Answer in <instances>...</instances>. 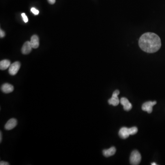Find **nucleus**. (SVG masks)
I'll list each match as a JSON object with an SVG mask.
<instances>
[{"mask_svg": "<svg viewBox=\"0 0 165 165\" xmlns=\"http://www.w3.org/2000/svg\"><path fill=\"white\" fill-rule=\"evenodd\" d=\"M120 94V91L118 90H116L113 93L112 97L108 100V103L110 105H112L113 106H117L119 105L120 100L118 98V95Z\"/></svg>", "mask_w": 165, "mask_h": 165, "instance_id": "3", "label": "nucleus"}, {"mask_svg": "<svg viewBox=\"0 0 165 165\" xmlns=\"http://www.w3.org/2000/svg\"><path fill=\"white\" fill-rule=\"evenodd\" d=\"M30 44L33 48L36 49L39 46V39L36 35H33L31 38Z\"/></svg>", "mask_w": 165, "mask_h": 165, "instance_id": "12", "label": "nucleus"}, {"mask_svg": "<svg viewBox=\"0 0 165 165\" xmlns=\"http://www.w3.org/2000/svg\"><path fill=\"white\" fill-rule=\"evenodd\" d=\"M119 136L123 139H126L130 136V134L129 128L127 127H123L121 128L119 131Z\"/></svg>", "mask_w": 165, "mask_h": 165, "instance_id": "10", "label": "nucleus"}, {"mask_svg": "<svg viewBox=\"0 0 165 165\" xmlns=\"http://www.w3.org/2000/svg\"><path fill=\"white\" fill-rule=\"evenodd\" d=\"M32 46L30 41H27L24 44L22 48V52L23 54H28L31 51L32 49Z\"/></svg>", "mask_w": 165, "mask_h": 165, "instance_id": "8", "label": "nucleus"}, {"mask_svg": "<svg viewBox=\"0 0 165 165\" xmlns=\"http://www.w3.org/2000/svg\"><path fill=\"white\" fill-rule=\"evenodd\" d=\"M151 165H157V164H156V163H151Z\"/></svg>", "mask_w": 165, "mask_h": 165, "instance_id": "21", "label": "nucleus"}, {"mask_svg": "<svg viewBox=\"0 0 165 165\" xmlns=\"http://www.w3.org/2000/svg\"><path fill=\"white\" fill-rule=\"evenodd\" d=\"M31 11L33 14H34L35 15H38L39 14V11L36 9V8H34V7H32L31 9Z\"/></svg>", "mask_w": 165, "mask_h": 165, "instance_id": "15", "label": "nucleus"}, {"mask_svg": "<svg viewBox=\"0 0 165 165\" xmlns=\"http://www.w3.org/2000/svg\"><path fill=\"white\" fill-rule=\"evenodd\" d=\"M116 152V148L112 147L107 149H104L103 151V154L105 157H108L114 155Z\"/></svg>", "mask_w": 165, "mask_h": 165, "instance_id": "11", "label": "nucleus"}, {"mask_svg": "<svg viewBox=\"0 0 165 165\" xmlns=\"http://www.w3.org/2000/svg\"><path fill=\"white\" fill-rule=\"evenodd\" d=\"M0 165H10L7 162H4V161H1L0 162Z\"/></svg>", "mask_w": 165, "mask_h": 165, "instance_id": "18", "label": "nucleus"}, {"mask_svg": "<svg viewBox=\"0 0 165 165\" xmlns=\"http://www.w3.org/2000/svg\"><path fill=\"white\" fill-rule=\"evenodd\" d=\"M2 141V133L1 131H0V142L1 143Z\"/></svg>", "mask_w": 165, "mask_h": 165, "instance_id": "20", "label": "nucleus"}, {"mask_svg": "<svg viewBox=\"0 0 165 165\" xmlns=\"http://www.w3.org/2000/svg\"><path fill=\"white\" fill-rule=\"evenodd\" d=\"M120 102L123 106V109L126 111H130L132 108V105L127 98L122 97L120 100Z\"/></svg>", "mask_w": 165, "mask_h": 165, "instance_id": "6", "label": "nucleus"}, {"mask_svg": "<svg viewBox=\"0 0 165 165\" xmlns=\"http://www.w3.org/2000/svg\"><path fill=\"white\" fill-rule=\"evenodd\" d=\"M129 131H130V135H134L137 133L138 131V128L136 127H133L129 128Z\"/></svg>", "mask_w": 165, "mask_h": 165, "instance_id": "14", "label": "nucleus"}, {"mask_svg": "<svg viewBox=\"0 0 165 165\" xmlns=\"http://www.w3.org/2000/svg\"><path fill=\"white\" fill-rule=\"evenodd\" d=\"M1 91L5 94H9L14 91V87L11 84L5 83L1 86Z\"/></svg>", "mask_w": 165, "mask_h": 165, "instance_id": "9", "label": "nucleus"}, {"mask_svg": "<svg viewBox=\"0 0 165 165\" xmlns=\"http://www.w3.org/2000/svg\"><path fill=\"white\" fill-rule=\"evenodd\" d=\"M5 35V33L4 32L3 30L1 29V30H0V37H1V38H3Z\"/></svg>", "mask_w": 165, "mask_h": 165, "instance_id": "17", "label": "nucleus"}, {"mask_svg": "<svg viewBox=\"0 0 165 165\" xmlns=\"http://www.w3.org/2000/svg\"><path fill=\"white\" fill-rule=\"evenodd\" d=\"M48 1L50 4H54L56 2V0H48Z\"/></svg>", "mask_w": 165, "mask_h": 165, "instance_id": "19", "label": "nucleus"}, {"mask_svg": "<svg viewBox=\"0 0 165 165\" xmlns=\"http://www.w3.org/2000/svg\"><path fill=\"white\" fill-rule=\"evenodd\" d=\"M157 103L156 102H146L144 103L142 106V109L144 111L147 112L148 113H151L153 111V106Z\"/></svg>", "mask_w": 165, "mask_h": 165, "instance_id": "5", "label": "nucleus"}, {"mask_svg": "<svg viewBox=\"0 0 165 165\" xmlns=\"http://www.w3.org/2000/svg\"><path fill=\"white\" fill-rule=\"evenodd\" d=\"M17 125V120L15 118H11L7 122L5 125V129L10 130L14 128Z\"/></svg>", "mask_w": 165, "mask_h": 165, "instance_id": "7", "label": "nucleus"}, {"mask_svg": "<svg viewBox=\"0 0 165 165\" xmlns=\"http://www.w3.org/2000/svg\"><path fill=\"white\" fill-rule=\"evenodd\" d=\"M21 64L19 61H15L10 65L8 70L9 74L11 75L14 76L18 73L20 68Z\"/></svg>", "mask_w": 165, "mask_h": 165, "instance_id": "4", "label": "nucleus"}, {"mask_svg": "<svg viewBox=\"0 0 165 165\" xmlns=\"http://www.w3.org/2000/svg\"><path fill=\"white\" fill-rule=\"evenodd\" d=\"M141 160V155L138 151H133L130 156V162L131 165H137L140 164Z\"/></svg>", "mask_w": 165, "mask_h": 165, "instance_id": "2", "label": "nucleus"}, {"mask_svg": "<svg viewBox=\"0 0 165 165\" xmlns=\"http://www.w3.org/2000/svg\"><path fill=\"white\" fill-rule=\"evenodd\" d=\"M138 44L142 50L149 53H155L161 47V40L156 34L146 33L141 36Z\"/></svg>", "mask_w": 165, "mask_h": 165, "instance_id": "1", "label": "nucleus"}, {"mask_svg": "<svg viewBox=\"0 0 165 165\" xmlns=\"http://www.w3.org/2000/svg\"><path fill=\"white\" fill-rule=\"evenodd\" d=\"M11 65V62L8 60H3L0 62V69L1 70H5L9 68Z\"/></svg>", "mask_w": 165, "mask_h": 165, "instance_id": "13", "label": "nucleus"}, {"mask_svg": "<svg viewBox=\"0 0 165 165\" xmlns=\"http://www.w3.org/2000/svg\"><path fill=\"white\" fill-rule=\"evenodd\" d=\"M22 17L23 20L25 22H28V18H27V16L26 15L25 13H22Z\"/></svg>", "mask_w": 165, "mask_h": 165, "instance_id": "16", "label": "nucleus"}]
</instances>
